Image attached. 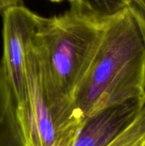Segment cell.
Listing matches in <instances>:
<instances>
[{"label":"cell","instance_id":"52a82bcc","mask_svg":"<svg viewBox=\"0 0 145 146\" xmlns=\"http://www.w3.org/2000/svg\"><path fill=\"white\" fill-rule=\"evenodd\" d=\"M129 6L127 0H76L75 5L71 7L97 20L106 21Z\"/></svg>","mask_w":145,"mask_h":146},{"label":"cell","instance_id":"6da1fadb","mask_svg":"<svg viewBox=\"0 0 145 146\" xmlns=\"http://www.w3.org/2000/svg\"><path fill=\"white\" fill-rule=\"evenodd\" d=\"M106 21L72 7L57 15L39 17L34 41L60 146H73L83 128L76 100Z\"/></svg>","mask_w":145,"mask_h":146},{"label":"cell","instance_id":"5b68a950","mask_svg":"<svg viewBox=\"0 0 145 146\" xmlns=\"http://www.w3.org/2000/svg\"><path fill=\"white\" fill-rule=\"evenodd\" d=\"M144 97L109 108L89 118L73 146H106L138 115Z\"/></svg>","mask_w":145,"mask_h":146},{"label":"cell","instance_id":"8992f818","mask_svg":"<svg viewBox=\"0 0 145 146\" xmlns=\"http://www.w3.org/2000/svg\"><path fill=\"white\" fill-rule=\"evenodd\" d=\"M0 146H26L0 59Z\"/></svg>","mask_w":145,"mask_h":146},{"label":"cell","instance_id":"3957f363","mask_svg":"<svg viewBox=\"0 0 145 146\" xmlns=\"http://www.w3.org/2000/svg\"><path fill=\"white\" fill-rule=\"evenodd\" d=\"M39 17L24 5L13 7L3 15V51L1 62L26 146H31L26 51L37 32Z\"/></svg>","mask_w":145,"mask_h":146},{"label":"cell","instance_id":"8fae6325","mask_svg":"<svg viewBox=\"0 0 145 146\" xmlns=\"http://www.w3.org/2000/svg\"><path fill=\"white\" fill-rule=\"evenodd\" d=\"M50 1L55 2V3H60V2H62V1H65V0H50ZM67 1H68L71 3V6H73L76 3V0H67Z\"/></svg>","mask_w":145,"mask_h":146},{"label":"cell","instance_id":"277c9868","mask_svg":"<svg viewBox=\"0 0 145 146\" xmlns=\"http://www.w3.org/2000/svg\"><path fill=\"white\" fill-rule=\"evenodd\" d=\"M26 76L31 146H60L56 126L44 87L41 64L34 37L26 51Z\"/></svg>","mask_w":145,"mask_h":146},{"label":"cell","instance_id":"4fadbf2b","mask_svg":"<svg viewBox=\"0 0 145 146\" xmlns=\"http://www.w3.org/2000/svg\"><path fill=\"white\" fill-rule=\"evenodd\" d=\"M144 146H145V144H144Z\"/></svg>","mask_w":145,"mask_h":146},{"label":"cell","instance_id":"7a4b0ae2","mask_svg":"<svg viewBox=\"0 0 145 146\" xmlns=\"http://www.w3.org/2000/svg\"><path fill=\"white\" fill-rule=\"evenodd\" d=\"M144 76L145 16L130 5L105 22L76 100L82 127L103 110L144 97Z\"/></svg>","mask_w":145,"mask_h":146},{"label":"cell","instance_id":"ba28073f","mask_svg":"<svg viewBox=\"0 0 145 146\" xmlns=\"http://www.w3.org/2000/svg\"><path fill=\"white\" fill-rule=\"evenodd\" d=\"M145 144V97L132 123L106 146H144Z\"/></svg>","mask_w":145,"mask_h":146},{"label":"cell","instance_id":"7c38bea8","mask_svg":"<svg viewBox=\"0 0 145 146\" xmlns=\"http://www.w3.org/2000/svg\"><path fill=\"white\" fill-rule=\"evenodd\" d=\"M144 97H145V76H144Z\"/></svg>","mask_w":145,"mask_h":146},{"label":"cell","instance_id":"30bf717a","mask_svg":"<svg viewBox=\"0 0 145 146\" xmlns=\"http://www.w3.org/2000/svg\"><path fill=\"white\" fill-rule=\"evenodd\" d=\"M131 6L137 8L145 16V0H127Z\"/></svg>","mask_w":145,"mask_h":146},{"label":"cell","instance_id":"9c48e42d","mask_svg":"<svg viewBox=\"0 0 145 146\" xmlns=\"http://www.w3.org/2000/svg\"><path fill=\"white\" fill-rule=\"evenodd\" d=\"M23 0H0V15H3L8 9L15 7L23 5Z\"/></svg>","mask_w":145,"mask_h":146}]
</instances>
